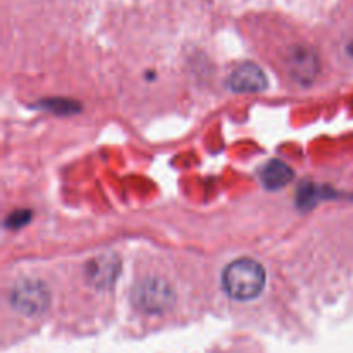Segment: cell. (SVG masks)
Wrapping results in <instances>:
<instances>
[{
    "mask_svg": "<svg viewBox=\"0 0 353 353\" xmlns=\"http://www.w3.org/2000/svg\"><path fill=\"white\" fill-rule=\"evenodd\" d=\"M265 286V271L254 259H238L223 272V288L231 299L247 302L257 299Z\"/></svg>",
    "mask_w": 353,
    "mask_h": 353,
    "instance_id": "obj_1",
    "label": "cell"
},
{
    "mask_svg": "<svg viewBox=\"0 0 353 353\" xmlns=\"http://www.w3.org/2000/svg\"><path fill=\"white\" fill-rule=\"evenodd\" d=\"M228 86L236 93H259L268 88V78L257 64L243 62L233 69Z\"/></svg>",
    "mask_w": 353,
    "mask_h": 353,
    "instance_id": "obj_4",
    "label": "cell"
},
{
    "mask_svg": "<svg viewBox=\"0 0 353 353\" xmlns=\"http://www.w3.org/2000/svg\"><path fill=\"white\" fill-rule=\"evenodd\" d=\"M317 65H319V62H317L316 54L312 50H307L305 47L293 48L292 54H290V72L299 81H309V79H312L317 72Z\"/></svg>",
    "mask_w": 353,
    "mask_h": 353,
    "instance_id": "obj_5",
    "label": "cell"
},
{
    "mask_svg": "<svg viewBox=\"0 0 353 353\" xmlns=\"http://www.w3.org/2000/svg\"><path fill=\"white\" fill-rule=\"evenodd\" d=\"M293 178V169L283 161L272 159L261 169V181L268 190H279Z\"/></svg>",
    "mask_w": 353,
    "mask_h": 353,
    "instance_id": "obj_7",
    "label": "cell"
},
{
    "mask_svg": "<svg viewBox=\"0 0 353 353\" xmlns=\"http://www.w3.org/2000/svg\"><path fill=\"white\" fill-rule=\"evenodd\" d=\"M117 271H119V262L116 257H97L86 268V274L92 279L93 285L97 286H109L116 279Z\"/></svg>",
    "mask_w": 353,
    "mask_h": 353,
    "instance_id": "obj_6",
    "label": "cell"
},
{
    "mask_svg": "<svg viewBox=\"0 0 353 353\" xmlns=\"http://www.w3.org/2000/svg\"><path fill=\"white\" fill-rule=\"evenodd\" d=\"M134 303L145 312H162L172 302V293L165 283L148 279L134 288Z\"/></svg>",
    "mask_w": 353,
    "mask_h": 353,
    "instance_id": "obj_3",
    "label": "cell"
},
{
    "mask_svg": "<svg viewBox=\"0 0 353 353\" xmlns=\"http://www.w3.org/2000/svg\"><path fill=\"white\" fill-rule=\"evenodd\" d=\"M10 302L16 310H19L24 316H38L45 312L50 302V295L45 285L40 281H31L26 279L23 283H17L10 295Z\"/></svg>",
    "mask_w": 353,
    "mask_h": 353,
    "instance_id": "obj_2",
    "label": "cell"
}]
</instances>
